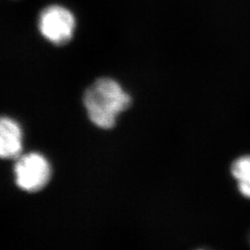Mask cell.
Instances as JSON below:
<instances>
[{
	"instance_id": "obj_2",
	"label": "cell",
	"mask_w": 250,
	"mask_h": 250,
	"mask_svg": "<svg viewBox=\"0 0 250 250\" xmlns=\"http://www.w3.org/2000/svg\"><path fill=\"white\" fill-rule=\"evenodd\" d=\"M76 20L70 9L61 5H50L43 9L38 18L41 35L55 45L71 41L74 35Z\"/></svg>"
},
{
	"instance_id": "obj_3",
	"label": "cell",
	"mask_w": 250,
	"mask_h": 250,
	"mask_svg": "<svg viewBox=\"0 0 250 250\" xmlns=\"http://www.w3.org/2000/svg\"><path fill=\"white\" fill-rule=\"evenodd\" d=\"M51 175L48 161L38 153L20 156L15 165L16 183L27 192H36L45 188Z\"/></svg>"
},
{
	"instance_id": "obj_4",
	"label": "cell",
	"mask_w": 250,
	"mask_h": 250,
	"mask_svg": "<svg viewBox=\"0 0 250 250\" xmlns=\"http://www.w3.org/2000/svg\"><path fill=\"white\" fill-rule=\"evenodd\" d=\"M22 149V133L20 125L13 120L0 118V158L17 159Z\"/></svg>"
},
{
	"instance_id": "obj_5",
	"label": "cell",
	"mask_w": 250,
	"mask_h": 250,
	"mask_svg": "<svg viewBox=\"0 0 250 250\" xmlns=\"http://www.w3.org/2000/svg\"><path fill=\"white\" fill-rule=\"evenodd\" d=\"M232 173L237 180L239 191L250 198V156H244L232 163Z\"/></svg>"
},
{
	"instance_id": "obj_6",
	"label": "cell",
	"mask_w": 250,
	"mask_h": 250,
	"mask_svg": "<svg viewBox=\"0 0 250 250\" xmlns=\"http://www.w3.org/2000/svg\"></svg>"
},
{
	"instance_id": "obj_1",
	"label": "cell",
	"mask_w": 250,
	"mask_h": 250,
	"mask_svg": "<svg viewBox=\"0 0 250 250\" xmlns=\"http://www.w3.org/2000/svg\"><path fill=\"white\" fill-rule=\"evenodd\" d=\"M84 107L91 122L102 129H110L117 117L130 107L132 99L113 79L96 81L84 93Z\"/></svg>"
}]
</instances>
